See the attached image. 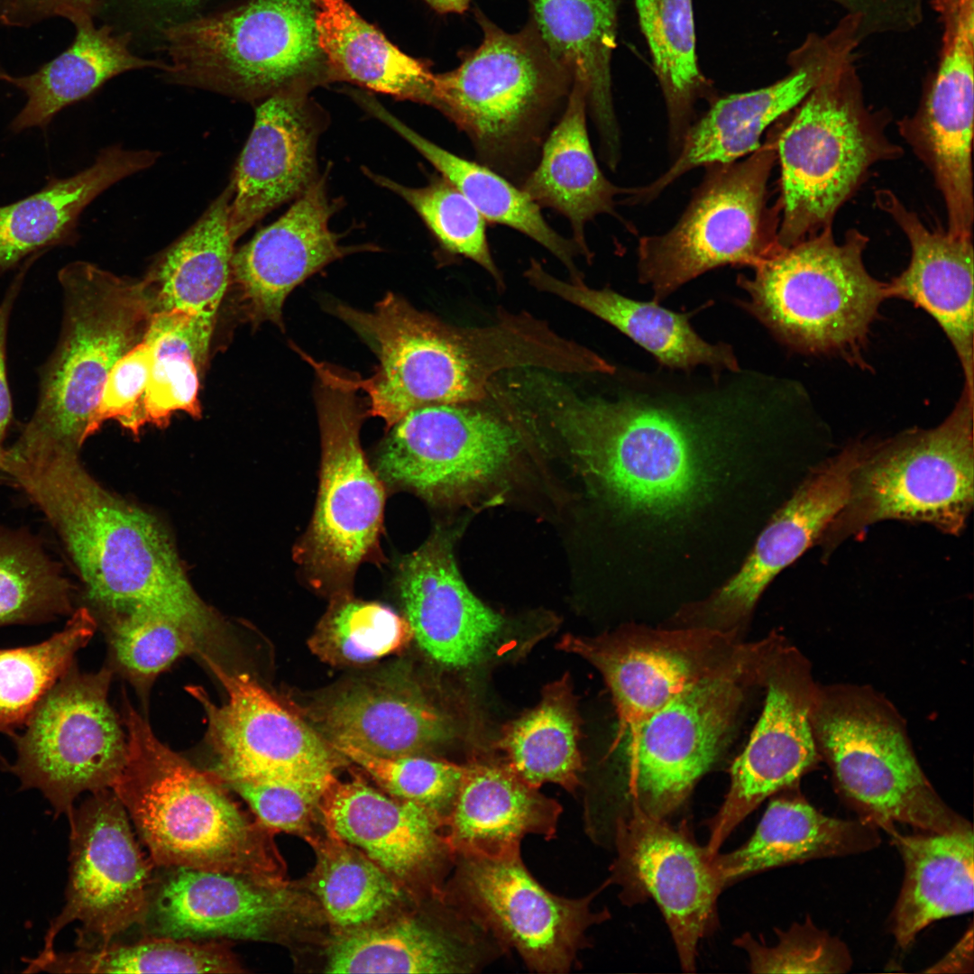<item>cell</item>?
I'll list each match as a JSON object with an SVG mask.
<instances>
[{
    "label": "cell",
    "mask_w": 974,
    "mask_h": 974,
    "mask_svg": "<svg viewBox=\"0 0 974 974\" xmlns=\"http://www.w3.org/2000/svg\"><path fill=\"white\" fill-rule=\"evenodd\" d=\"M860 21L864 40L915 30L924 18V0H830Z\"/></svg>",
    "instance_id": "cell-59"
},
{
    "label": "cell",
    "mask_w": 974,
    "mask_h": 974,
    "mask_svg": "<svg viewBox=\"0 0 974 974\" xmlns=\"http://www.w3.org/2000/svg\"><path fill=\"white\" fill-rule=\"evenodd\" d=\"M855 41V29L845 19L825 34L809 33L789 55L791 69L785 78L759 89L716 100L690 125L672 165L649 185L631 189V200L649 201L696 167L732 162L758 150L764 131L797 107L834 56Z\"/></svg>",
    "instance_id": "cell-25"
},
{
    "label": "cell",
    "mask_w": 974,
    "mask_h": 974,
    "mask_svg": "<svg viewBox=\"0 0 974 974\" xmlns=\"http://www.w3.org/2000/svg\"><path fill=\"white\" fill-rule=\"evenodd\" d=\"M316 391L322 459L315 513L298 556L319 584L345 583L376 548L385 491L360 443L368 416L356 391L321 376Z\"/></svg>",
    "instance_id": "cell-16"
},
{
    "label": "cell",
    "mask_w": 974,
    "mask_h": 974,
    "mask_svg": "<svg viewBox=\"0 0 974 974\" xmlns=\"http://www.w3.org/2000/svg\"><path fill=\"white\" fill-rule=\"evenodd\" d=\"M106 621L115 658L137 685L151 684L179 657L200 655L194 638L167 619L132 614L115 616Z\"/></svg>",
    "instance_id": "cell-55"
},
{
    "label": "cell",
    "mask_w": 974,
    "mask_h": 974,
    "mask_svg": "<svg viewBox=\"0 0 974 974\" xmlns=\"http://www.w3.org/2000/svg\"><path fill=\"white\" fill-rule=\"evenodd\" d=\"M413 639L405 618L391 608L337 594L308 645L324 662L363 665L405 648Z\"/></svg>",
    "instance_id": "cell-52"
},
{
    "label": "cell",
    "mask_w": 974,
    "mask_h": 974,
    "mask_svg": "<svg viewBox=\"0 0 974 974\" xmlns=\"http://www.w3.org/2000/svg\"><path fill=\"white\" fill-rule=\"evenodd\" d=\"M326 174L315 180L275 222L234 252L230 288L244 321L284 329L286 298L329 263L370 246H344L329 227L338 209L327 193Z\"/></svg>",
    "instance_id": "cell-26"
},
{
    "label": "cell",
    "mask_w": 974,
    "mask_h": 974,
    "mask_svg": "<svg viewBox=\"0 0 974 974\" xmlns=\"http://www.w3.org/2000/svg\"><path fill=\"white\" fill-rule=\"evenodd\" d=\"M295 87L265 98L256 108L250 136L232 176L229 232L235 243L283 203L295 199L318 176L317 147L327 120Z\"/></svg>",
    "instance_id": "cell-28"
},
{
    "label": "cell",
    "mask_w": 974,
    "mask_h": 974,
    "mask_svg": "<svg viewBox=\"0 0 974 974\" xmlns=\"http://www.w3.org/2000/svg\"><path fill=\"white\" fill-rule=\"evenodd\" d=\"M776 133L747 159L707 165L708 172L677 223L638 246V275L659 303L712 269H753L782 248L779 203L768 205L767 183L776 161Z\"/></svg>",
    "instance_id": "cell-13"
},
{
    "label": "cell",
    "mask_w": 974,
    "mask_h": 974,
    "mask_svg": "<svg viewBox=\"0 0 974 974\" xmlns=\"http://www.w3.org/2000/svg\"><path fill=\"white\" fill-rule=\"evenodd\" d=\"M605 394L538 383V402L586 471L621 507L650 515L690 503L705 447L733 427L740 396L726 372L662 367L613 372Z\"/></svg>",
    "instance_id": "cell-1"
},
{
    "label": "cell",
    "mask_w": 974,
    "mask_h": 974,
    "mask_svg": "<svg viewBox=\"0 0 974 974\" xmlns=\"http://www.w3.org/2000/svg\"><path fill=\"white\" fill-rule=\"evenodd\" d=\"M329 835L317 845L310 888L336 927L370 925L400 900L397 881L360 850Z\"/></svg>",
    "instance_id": "cell-49"
},
{
    "label": "cell",
    "mask_w": 974,
    "mask_h": 974,
    "mask_svg": "<svg viewBox=\"0 0 974 974\" xmlns=\"http://www.w3.org/2000/svg\"><path fill=\"white\" fill-rule=\"evenodd\" d=\"M74 41L64 52L34 73L14 77L5 73L0 79L21 89L26 103L11 123L14 132L45 127L64 107L87 96L104 82L128 70L167 64L133 55L124 36H115L111 29L96 28L91 17L73 23Z\"/></svg>",
    "instance_id": "cell-43"
},
{
    "label": "cell",
    "mask_w": 974,
    "mask_h": 974,
    "mask_svg": "<svg viewBox=\"0 0 974 974\" xmlns=\"http://www.w3.org/2000/svg\"><path fill=\"white\" fill-rule=\"evenodd\" d=\"M242 973L228 941L146 936L133 943L78 948L27 960L24 972Z\"/></svg>",
    "instance_id": "cell-46"
},
{
    "label": "cell",
    "mask_w": 974,
    "mask_h": 974,
    "mask_svg": "<svg viewBox=\"0 0 974 974\" xmlns=\"http://www.w3.org/2000/svg\"><path fill=\"white\" fill-rule=\"evenodd\" d=\"M146 936L276 942L302 911L279 879L188 868H158Z\"/></svg>",
    "instance_id": "cell-24"
},
{
    "label": "cell",
    "mask_w": 974,
    "mask_h": 974,
    "mask_svg": "<svg viewBox=\"0 0 974 974\" xmlns=\"http://www.w3.org/2000/svg\"><path fill=\"white\" fill-rule=\"evenodd\" d=\"M581 720L567 675L547 685L533 709L508 723L498 748L507 765L526 783H545L574 793L584 767L579 749Z\"/></svg>",
    "instance_id": "cell-45"
},
{
    "label": "cell",
    "mask_w": 974,
    "mask_h": 974,
    "mask_svg": "<svg viewBox=\"0 0 974 974\" xmlns=\"http://www.w3.org/2000/svg\"><path fill=\"white\" fill-rule=\"evenodd\" d=\"M73 597L74 586L36 536L0 526V628L69 617Z\"/></svg>",
    "instance_id": "cell-48"
},
{
    "label": "cell",
    "mask_w": 974,
    "mask_h": 974,
    "mask_svg": "<svg viewBox=\"0 0 974 974\" xmlns=\"http://www.w3.org/2000/svg\"><path fill=\"white\" fill-rule=\"evenodd\" d=\"M203 661L227 695L216 704L202 687L187 688L206 713L215 757L209 772L223 784L289 780L327 787L335 779L340 764L330 742L248 674L231 672L210 658Z\"/></svg>",
    "instance_id": "cell-18"
},
{
    "label": "cell",
    "mask_w": 974,
    "mask_h": 974,
    "mask_svg": "<svg viewBox=\"0 0 974 974\" xmlns=\"http://www.w3.org/2000/svg\"><path fill=\"white\" fill-rule=\"evenodd\" d=\"M270 830L307 833L326 787L289 780H241L224 784Z\"/></svg>",
    "instance_id": "cell-57"
},
{
    "label": "cell",
    "mask_w": 974,
    "mask_h": 974,
    "mask_svg": "<svg viewBox=\"0 0 974 974\" xmlns=\"http://www.w3.org/2000/svg\"><path fill=\"white\" fill-rule=\"evenodd\" d=\"M63 318L58 345L46 363L36 409L12 446L22 451L79 452L115 363L141 343L155 313V289L85 261L58 274Z\"/></svg>",
    "instance_id": "cell-5"
},
{
    "label": "cell",
    "mask_w": 974,
    "mask_h": 974,
    "mask_svg": "<svg viewBox=\"0 0 974 974\" xmlns=\"http://www.w3.org/2000/svg\"><path fill=\"white\" fill-rule=\"evenodd\" d=\"M2 473L42 512L83 584L87 608L105 620L148 614L196 640L200 657L222 662L230 635L188 581L164 528L117 498L86 470L78 452L7 451Z\"/></svg>",
    "instance_id": "cell-2"
},
{
    "label": "cell",
    "mask_w": 974,
    "mask_h": 974,
    "mask_svg": "<svg viewBox=\"0 0 974 974\" xmlns=\"http://www.w3.org/2000/svg\"><path fill=\"white\" fill-rule=\"evenodd\" d=\"M395 577L413 639L438 664L470 667L498 642L504 619L466 586L443 534L403 556Z\"/></svg>",
    "instance_id": "cell-30"
},
{
    "label": "cell",
    "mask_w": 974,
    "mask_h": 974,
    "mask_svg": "<svg viewBox=\"0 0 974 974\" xmlns=\"http://www.w3.org/2000/svg\"><path fill=\"white\" fill-rule=\"evenodd\" d=\"M887 832L905 864L892 933L906 949L935 921L972 911L974 835L972 829L905 835L893 827Z\"/></svg>",
    "instance_id": "cell-41"
},
{
    "label": "cell",
    "mask_w": 974,
    "mask_h": 974,
    "mask_svg": "<svg viewBox=\"0 0 974 974\" xmlns=\"http://www.w3.org/2000/svg\"><path fill=\"white\" fill-rule=\"evenodd\" d=\"M330 744L342 756L362 767L394 797L423 804L445 818L450 812L464 766L422 754L386 758L346 744Z\"/></svg>",
    "instance_id": "cell-54"
},
{
    "label": "cell",
    "mask_w": 974,
    "mask_h": 974,
    "mask_svg": "<svg viewBox=\"0 0 974 974\" xmlns=\"http://www.w3.org/2000/svg\"><path fill=\"white\" fill-rule=\"evenodd\" d=\"M749 645L708 629L628 624L592 638L565 635L557 647L582 657L601 673L620 731L697 682L731 667Z\"/></svg>",
    "instance_id": "cell-20"
},
{
    "label": "cell",
    "mask_w": 974,
    "mask_h": 974,
    "mask_svg": "<svg viewBox=\"0 0 974 974\" xmlns=\"http://www.w3.org/2000/svg\"><path fill=\"white\" fill-rule=\"evenodd\" d=\"M812 724L820 758L861 819L886 831L896 822L929 832L972 829L935 791L903 717L874 689L817 685Z\"/></svg>",
    "instance_id": "cell-10"
},
{
    "label": "cell",
    "mask_w": 974,
    "mask_h": 974,
    "mask_svg": "<svg viewBox=\"0 0 974 974\" xmlns=\"http://www.w3.org/2000/svg\"><path fill=\"white\" fill-rule=\"evenodd\" d=\"M99 0H0V23L24 26L51 17L76 21L92 17Z\"/></svg>",
    "instance_id": "cell-60"
},
{
    "label": "cell",
    "mask_w": 974,
    "mask_h": 974,
    "mask_svg": "<svg viewBox=\"0 0 974 974\" xmlns=\"http://www.w3.org/2000/svg\"><path fill=\"white\" fill-rule=\"evenodd\" d=\"M378 185L401 197L420 216L439 246L452 255L469 259L502 284L486 234L487 222L472 202L444 177L427 186L410 188L366 170Z\"/></svg>",
    "instance_id": "cell-53"
},
{
    "label": "cell",
    "mask_w": 974,
    "mask_h": 974,
    "mask_svg": "<svg viewBox=\"0 0 974 974\" xmlns=\"http://www.w3.org/2000/svg\"><path fill=\"white\" fill-rule=\"evenodd\" d=\"M28 266H30L29 262L25 263L24 269L15 277L0 302V473L2 472L3 462L7 449L4 445L5 437L12 418V400L5 365L7 327L14 300Z\"/></svg>",
    "instance_id": "cell-61"
},
{
    "label": "cell",
    "mask_w": 974,
    "mask_h": 974,
    "mask_svg": "<svg viewBox=\"0 0 974 974\" xmlns=\"http://www.w3.org/2000/svg\"><path fill=\"white\" fill-rule=\"evenodd\" d=\"M669 120L670 138L680 147L694 105L706 89L697 63L692 0H635Z\"/></svg>",
    "instance_id": "cell-47"
},
{
    "label": "cell",
    "mask_w": 974,
    "mask_h": 974,
    "mask_svg": "<svg viewBox=\"0 0 974 974\" xmlns=\"http://www.w3.org/2000/svg\"><path fill=\"white\" fill-rule=\"evenodd\" d=\"M851 44L776 133L781 216L778 243L789 247L832 225L840 207L877 163L903 150L886 134L887 115L866 105Z\"/></svg>",
    "instance_id": "cell-7"
},
{
    "label": "cell",
    "mask_w": 974,
    "mask_h": 974,
    "mask_svg": "<svg viewBox=\"0 0 974 974\" xmlns=\"http://www.w3.org/2000/svg\"><path fill=\"white\" fill-rule=\"evenodd\" d=\"M69 874L65 905L51 922L37 958L54 952L60 932L73 922L78 948L105 946L146 921L157 867L142 852L124 805L112 789L91 793L68 815Z\"/></svg>",
    "instance_id": "cell-17"
},
{
    "label": "cell",
    "mask_w": 974,
    "mask_h": 974,
    "mask_svg": "<svg viewBox=\"0 0 974 974\" xmlns=\"http://www.w3.org/2000/svg\"><path fill=\"white\" fill-rule=\"evenodd\" d=\"M152 359V346L142 340L115 363L88 425L87 437L109 419L138 434L145 424L143 397Z\"/></svg>",
    "instance_id": "cell-58"
},
{
    "label": "cell",
    "mask_w": 974,
    "mask_h": 974,
    "mask_svg": "<svg viewBox=\"0 0 974 974\" xmlns=\"http://www.w3.org/2000/svg\"><path fill=\"white\" fill-rule=\"evenodd\" d=\"M233 195L231 179L148 273L155 289V312L179 310L188 314L206 362L217 313L231 282L235 243L228 224Z\"/></svg>",
    "instance_id": "cell-37"
},
{
    "label": "cell",
    "mask_w": 974,
    "mask_h": 974,
    "mask_svg": "<svg viewBox=\"0 0 974 974\" xmlns=\"http://www.w3.org/2000/svg\"><path fill=\"white\" fill-rule=\"evenodd\" d=\"M440 13H463L470 0H425Z\"/></svg>",
    "instance_id": "cell-62"
},
{
    "label": "cell",
    "mask_w": 974,
    "mask_h": 974,
    "mask_svg": "<svg viewBox=\"0 0 974 974\" xmlns=\"http://www.w3.org/2000/svg\"><path fill=\"white\" fill-rule=\"evenodd\" d=\"M454 866L444 900L502 950L514 949L535 972H569L588 945L586 931L611 916L591 908L609 881L581 898L556 896L530 874L520 849L494 856L455 854Z\"/></svg>",
    "instance_id": "cell-15"
},
{
    "label": "cell",
    "mask_w": 974,
    "mask_h": 974,
    "mask_svg": "<svg viewBox=\"0 0 974 974\" xmlns=\"http://www.w3.org/2000/svg\"><path fill=\"white\" fill-rule=\"evenodd\" d=\"M5 73H6V72H5V70H4V69H3L2 68H1V66H0V78H1V77H2V76H3L4 74H5Z\"/></svg>",
    "instance_id": "cell-64"
},
{
    "label": "cell",
    "mask_w": 974,
    "mask_h": 974,
    "mask_svg": "<svg viewBox=\"0 0 974 974\" xmlns=\"http://www.w3.org/2000/svg\"><path fill=\"white\" fill-rule=\"evenodd\" d=\"M562 806L522 780L508 765L474 761L464 773L445 832L454 855H499L536 834L556 836Z\"/></svg>",
    "instance_id": "cell-32"
},
{
    "label": "cell",
    "mask_w": 974,
    "mask_h": 974,
    "mask_svg": "<svg viewBox=\"0 0 974 974\" xmlns=\"http://www.w3.org/2000/svg\"><path fill=\"white\" fill-rule=\"evenodd\" d=\"M868 238L850 229L837 242L832 225L789 246L740 275L746 299L737 304L780 342L806 354L858 360L888 283L867 271Z\"/></svg>",
    "instance_id": "cell-9"
},
{
    "label": "cell",
    "mask_w": 974,
    "mask_h": 974,
    "mask_svg": "<svg viewBox=\"0 0 974 974\" xmlns=\"http://www.w3.org/2000/svg\"><path fill=\"white\" fill-rule=\"evenodd\" d=\"M390 428L377 454V474L432 501L490 480L519 442L506 423L461 404L417 408Z\"/></svg>",
    "instance_id": "cell-23"
},
{
    "label": "cell",
    "mask_w": 974,
    "mask_h": 974,
    "mask_svg": "<svg viewBox=\"0 0 974 974\" xmlns=\"http://www.w3.org/2000/svg\"><path fill=\"white\" fill-rule=\"evenodd\" d=\"M316 715L330 743L386 758L423 754L451 732L446 716L419 688L400 678L343 689Z\"/></svg>",
    "instance_id": "cell-33"
},
{
    "label": "cell",
    "mask_w": 974,
    "mask_h": 974,
    "mask_svg": "<svg viewBox=\"0 0 974 974\" xmlns=\"http://www.w3.org/2000/svg\"><path fill=\"white\" fill-rule=\"evenodd\" d=\"M875 197L911 247L907 268L888 283L889 297L907 300L935 319L959 357L964 388L974 394L972 236L929 229L888 189Z\"/></svg>",
    "instance_id": "cell-31"
},
{
    "label": "cell",
    "mask_w": 974,
    "mask_h": 974,
    "mask_svg": "<svg viewBox=\"0 0 974 974\" xmlns=\"http://www.w3.org/2000/svg\"><path fill=\"white\" fill-rule=\"evenodd\" d=\"M330 310L374 353L375 372L357 379L311 357L307 361L316 372L363 391L367 414L382 418L389 428L422 406L482 400L494 375L536 368L543 359L539 333L524 314H505L488 326L458 327L391 292L370 311L342 303L332 304Z\"/></svg>",
    "instance_id": "cell-3"
},
{
    "label": "cell",
    "mask_w": 974,
    "mask_h": 974,
    "mask_svg": "<svg viewBox=\"0 0 974 974\" xmlns=\"http://www.w3.org/2000/svg\"><path fill=\"white\" fill-rule=\"evenodd\" d=\"M170 1L188 5V4H195V3H197V2H198L200 0H170Z\"/></svg>",
    "instance_id": "cell-63"
},
{
    "label": "cell",
    "mask_w": 974,
    "mask_h": 974,
    "mask_svg": "<svg viewBox=\"0 0 974 974\" xmlns=\"http://www.w3.org/2000/svg\"><path fill=\"white\" fill-rule=\"evenodd\" d=\"M112 671L84 673L74 662L10 738L13 763L0 758L22 789H38L67 816L84 792L111 789L126 760L125 730L108 703Z\"/></svg>",
    "instance_id": "cell-14"
},
{
    "label": "cell",
    "mask_w": 974,
    "mask_h": 974,
    "mask_svg": "<svg viewBox=\"0 0 974 974\" xmlns=\"http://www.w3.org/2000/svg\"><path fill=\"white\" fill-rule=\"evenodd\" d=\"M317 0H248L165 30L173 82L245 101L310 87L327 64Z\"/></svg>",
    "instance_id": "cell-12"
},
{
    "label": "cell",
    "mask_w": 974,
    "mask_h": 974,
    "mask_svg": "<svg viewBox=\"0 0 974 974\" xmlns=\"http://www.w3.org/2000/svg\"><path fill=\"white\" fill-rule=\"evenodd\" d=\"M123 717L127 755L111 789L154 865L279 879L270 829L211 772L161 742L126 700Z\"/></svg>",
    "instance_id": "cell-4"
},
{
    "label": "cell",
    "mask_w": 974,
    "mask_h": 974,
    "mask_svg": "<svg viewBox=\"0 0 974 974\" xmlns=\"http://www.w3.org/2000/svg\"><path fill=\"white\" fill-rule=\"evenodd\" d=\"M767 636L750 641L731 667L693 685L639 722L616 731L619 808L666 819L729 750L750 703L764 690Z\"/></svg>",
    "instance_id": "cell-8"
},
{
    "label": "cell",
    "mask_w": 974,
    "mask_h": 974,
    "mask_svg": "<svg viewBox=\"0 0 974 974\" xmlns=\"http://www.w3.org/2000/svg\"><path fill=\"white\" fill-rule=\"evenodd\" d=\"M97 621L80 606L63 629L31 646L0 648V732L21 730L44 694L75 662L92 639Z\"/></svg>",
    "instance_id": "cell-50"
},
{
    "label": "cell",
    "mask_w": 974,
    "mask_h": 974,
    "mask_svg": "<svg viewBox=\"0 0 974 974\" xmlns=\"http://www.w3.org/2000/svg\"><path fill=\"white\" fill-rule=\"evenodd\" d=\"M358 101L372 115L412 145L477 208L487 223L512 228L537 242L569 271L572 281L583 280L574 258L581 253L574 242L563 237L545 220L541 208L519 186L478 162L466 160L423 137L394 116L374 98L360 95Z\"/></svg>",
    "instance_id": "cell-42"
},
{
    "label": "cell",
    "mask_w": 974,
    "mask_h": 974,
    "mask_svg": "<svg viewBox=\"0 0 974 974\" xmlns=\"http://www.w3.org/2000/svg\"><path fill=\"white\" fill-rule=\"evenodd\" d=\"M143 341L153 354L143 397L145 423L165 426L177 411L200 418L199 376L205 367L191 317L179 310L155 312Z\"/></svg>",
    "instance_id": "cell-51"
},
{
    "label": "cell",
    "mask_w": 974,
    "mask_h": 974,
    "mask_svg": "<svg viewBox=\"0 0 974 974\" xmlns=\"http://www.w3.org/2000/svg\"><path fill=\"white\" fill-rule=\"evenodd\" d=\"M879 841L868 821L828 816L801 796L784 795L769 803L747 842L712 859L726 887L769 868L867 851Z\"/></svg>",
    "instance_id": "cell-39"
},
{
    "label": "cell",
    "mask_w": 974,
    "mask_h": 974,
    "mask_svg": "<svg viewBox=\"0 0 974 974\" xmlns=\"http://www.w3.org/2000/svg\"><path fill=\"white\" fill-rule=\"evenodd\" d=\"M482 44L434 74V108L469 138L477 161L520 186L565 108L572 76L536 30L508 33L483 16Z\"/></svg>",
    "instance_id": "cell-6"
},
{
    "label": "cell",
    "mask_w": 974,
    "mask_h": 974,
    "mask_svg": "<svg viewBox=\"0 0 974 974\" xmlns=\"http://www.w3.org/2000/svg\"><path fill=\"white\" fill-rule=\"evenodd\" d=\"M536 289L554 294L604 320L655 356L660 366L691 370L699 366L737 371L741 367L731 345L711 344L692 327L691 313H676L654 301H638L614 290L591 289L583 280L565 281L536 260L525 271Z\"/></svg>",
    "instance_id": "cell-40"
},
{
    "label": "cell",
    "mask_w": 974,
    "mask_h": 974,
    "mask_svg": "<svg viewBox=\"0 0 974 974\" xmlns=\"http://www.w3.org/2000/svg\"><path fill=\"white\" fill-rule=\"evenodd\" d=\"M974 42L961 33L942 38L935 73L913 115L898 131L930 170L947 214L946 230L972 236Z\"/></svg>",
    "instance_id": "cell-27"
},
{
    "label": "cell",
    "mask_w": 974,
    "mask_h": 974,
    "mask_svg": "<svg viewBox=\"0 0 974 974\" xmlns=\"http://www.w3.org/2000/svg\"><path fill=\"white\" fill-rule=\"evenodd\" d=\"M320 48L332 72L373 91L432 106L434 74L392 45L345 0H317Z\"/></svg>",
    "instance_id": "cell-44"
},
{
    "label": "cell",
    "mask_w": 974,
    "mask_h": 974,
    "mask_svg": "<svg viewBox=\"0 0 974 974\" xmlns=\"http://www.w3.org/2000/svg\"><path fill=\"white\" fill-rule=\"evenodd\" d=\"M867 447L853 444L812 470L775 513L736 574L706 599L680 609L668 625L746 640L753 610L768 583L818 541L847 502Z\"/></svg>",
    "instance_id": "cell-22"
},
{
    "label": "cell",
    "mask_w": 974,
    "mask_h": 974,
    "mask_svg": "<svg viewBox=\"0 0 974 974\" xmlns=\"http://www.w3.org/2000/svg\"><path fill=\"white\" fill-rule=\"evenodd\" d=\"M319 813L329 834L360 850L396 880L440 891V877L455 855L445 817L435 810L359 781L335 779L322 795Z\"/></svg>",
    "instance_id": "cell-29"
},
{
    "label": "cell",
    "mask_w": 974,
    "mask_h": 974,
    "mask_svg": "<svg viewBox=\"0 0 974 974\" xmlns=\"http://www.w3.org/2000/svg\"><path fill=\"white\" fill-rule=\"evenodd\" d=\"M774 946L758 942L749 933L735 940L749 955L754 973H843L851 967V957L838 938L818 929L809 918L777 931Z\"/></svg>",
    "instance_id": "cell-56"
},
{
    "label": "cell",
    "mask_w": 974,
    "mask_h": 974,
    "mask_svg": "<svg viewBox=\"0 0 974 974\" xmlns=\"http://www.w3.org/2000/svg\"><path fill=\"white\" fill-rule=\"evenodd\" d=\"M159 157L155 151L113 145L78 173L52 179L38 192L0 207V272L32 253L71 243L85 207L114 184L152 166Z\"/></svg>",
    "instance_id": "cell-35"
},
{
    "label": "cell",
    "mask_w": 974,
    "mask_h": 974,
    "mask_svg": "<svg viewBox=\"0 0 974 974\" xmlns=\"http://www.w3.org/2000/svg\"><path fill=\"white\" fill-rule=\"evenodd\" d=\"M490 936L464 918L436 927L404 918L347 931L330 945L328 973H468L491 960L483 951ZM491 937V936H490Z\"/></svg>",
    "instance_id": "cell-36"
},
{
    "label": "cell",
    "mask_w": 974,
    "mask_h": 974,
    "mask_svg": "<svg viewBox=\"0 0 974 974\" xmlns=\"http://www.w3.org/2000/svg\"><path fill=\"white\" fill-rule=\"evenodd\" d=\"M617 857L610 883L621 887L626 904L653 899L662 912L682 969H695L697 946L716 920V904L724 885L705 847L686 827L638 808L614 821Z\"/></svg>",
    "instance_id": "cell-21"
},
{
    "label": "cell",
    "mask_w": 974,
    "mask_h": 974,
    "mask_svg": "<svg viewBox=\"0 0 974 974\" xmlns=\"http://www.w3.org/2000/svg\"><path fill=\"white\" fill-rule=\"evenodd\" d=\"M816 688L808 659L777 634L765 664L762 712L731 764L724 802L709 821L710 855L766 798L792 786L818 762L812 724Z\"/></svg>",
    "instance_id": "cell-19"
},
{
    "label": "cell",
    "mask_w": 974,
    "mask_h": 974,
    "mask_svg": "<svg viewBox=\"0 0 974 974\" xmlns=\"http://www.w3.org/2000/svg\"><path fill=\"white\" fill-rule=\"evenodd\" d=\"M586 92L574 80L565 106L545 139L538 160L519 186L541 208L563 215L570 223L581 254L592 260L586 224L600 214H614L615 197L626 191L600 170L586 124Z\"/></svg>",
    "instance_id": "cell-38"
},
{
    "label": "cell",
    "mask_w": 974,
    "mask_h": 974,
    "mask_svg": "<svg viewBox=\"0 0 974 974\" xmlns=\"http://www.w3.org/2000/svg\"><path fill=\"white\" fill-rule=\"evenodd\" d=\"M538 35L551 58L580 82L595 123L602 160L620 161L611 58L615 46L617 0H529Z\"/></svg>",
    "instance_id": "cell-34"
},
{
    "label": "cell",
    "mask_w": 974,
    "mask_h": 974,
    "mask_svg": "<svg viewBox=\"0 0 974 974\" xmlns=\"http://www.w3.org/2000/svg\"><path fill=\"white\" fill-rule=\"evenodd\" d=\"M973 396L964 388L953 410L935 427L914 428L868 446L852 474L847 502L817 541L824 556L886 519L961 533L974 501Z\"/></svg>",
    "instance_id": "cell-11"
}]
</instances>
